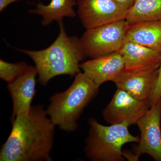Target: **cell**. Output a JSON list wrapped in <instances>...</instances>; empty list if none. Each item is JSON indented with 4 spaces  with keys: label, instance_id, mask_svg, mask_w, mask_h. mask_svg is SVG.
Here are the masks:
<instances>
[{
    "label": "cell",
    "instance_id": "cell-1",
    "mask_svg": "<svg viewBox=\"0 0 161 161\" xmlns=\"http://www.w3.org/2000/svg\"><path fill=\"white\" fill-rule=\"evenodd\" d=\"M9 137L0 151L1 161H50L56 126L43 106L12 121Z\"/></svg>",
    "mask_w": 161,
    "mask_h": 161
},
{
    "label": "cell",
    "instance_id": "cell-2",
    "mask_svg": "<svg viewBox=\"0 0 161 161\" xmlns=\"http://www.w3.org/2000/svg\"><path fill=\"white\" fill-rule=\"evenodd\" d=\"M58 23L59 35L47 48L40 51L19 49L33 61L37 70L39 82L43 86L59 75L76 76L80 72V62L85 58L79 39L68 36L63 19Z\"/></svg>",
    "mask_w": 161,
    "mask_h": 161
},
{
    "label": "cell",
    "instance_id": "cell-3",
    "mask_svg": "<svg viewBox=\"0 0 161 161\" xmlns=\"http://www.w3.org/2000/svg\"><path fill=\"white\" fill-rule=\"evenodd\" d=\"M99 88L80 72L67 89L51 97L46 110L47 115L62 131L75 132L78 128V119L85 108L98 94Z\"/></svg>",
    "mask_w": 161,
    "mask_h": 161
},
{
    "label": "cell",
    "instance_id": "cell-4",
    "mask_svg": "<svg viewBox=\"0 0 161 161\" xmlns=\"http://www.w3.org/2000/svg\"><path fill=\"white\" fill-rule=\"evenodd\" d=\"M88 125L89 130L85 141L84 153L91 161H125L123 146L139 141V137L130 133V126L126 123L105 126L91 118Z\"/></svg>",
    "mask_w": 161,
    "mask_h": 161
},
{
    "label": "cell",
    "instance_id": "cell-5",
    "mask_svg": "<svg viewBox=\"0 0 161 161\" xmlns=\"http://www.w3.org/2000/svg\"><path fill=\"white\" fill-rule=\"evenodd\" d=\"M129 25L124 19L86 29L79 39L85 58L94 59L119 51Z\"/></svg>",
    "mask_w": 161,
    "mask_h": 161
},
{
    "label": "cell",
    "instance_id": "cell-6",
    "mask_svg": "<svg viewBox=\"0 0 161 161\" xmlns=\"http://www.w3.org/2000/svg\"><path fill=\"white\" fill-rule=\"evenodd\" d=\"M140 131L138 145L134 153L124 152L126 158L138 161L147 154L156 161H161V98L149 109L136 124Z\"/></svg>",
    "mask_w": 161,
    "mask_h": 161
},
{
    "label": "cell",
    "instance_id": "cell-7",
    "mask_svg": "<svg viewBox=\"0 0 161 161\" xmlns=\"http://www.w3.org/2000/svg\"><path fill=\"white\" fill-rule=\"evenodd\" d=\"M78 14L86 29L125 19L128 9L116 0H78Z\"/></svg>",
    "mask_w": 161,
    "mask_h": 161
},
{
    "label": "cell",
    "instance_id": "cell-8",
    "mask_svg": "<svg viewBox=\"0 0 161 161\" xmlns=\"http://www.w3.org/2000/svg\"><path fill=\"white\" fill-rule=\"evenodd\" d=\"M150 108L148 100H138L124 90L117 88L103 115L110 125L126 123L129 126L137 122Z\"/></svg>",
    "mask_w": 161,
    "mask_h": 161
},
{
    "label": "cell",
    "instance_id": "cell-9",
    "mask_svg": "<svg viewBox=\"0 0 161 161\" xmlns=\"http://www.w3.org/2000/svg\"><path fill=\"white\" fill-rule=\"evenodd\" d=\"M158 69L131 71L124 69L113 80L116 87L138 100H149L157 80Z\"/></svg>",
    "mask_w": 161,
    "mask_h": 161
},
{
    "label": "cell",
    "instance_id": "cell-10",
    "mask_svg": "<svg viewBox=\"0 0 161 161\" xmlns=\"http://www.w3.org/2000/svg\"><path fill=\"white\" fill-rule=\"evenodd\" d=\"M37 75L36 66H29L24 74L8 84L7 88L13 103L11 121L17 115L27 114L30 111L32 101L36 95Z\"/></svg>",
    "mask_w": 161,
    "mask_h": 161
},
{
    "label": "cell",
    "instance_id": "cell-11",
    "mask_svg": "<svg viewBox=\"0 0 161 161\" xmlns=\"http://www.w3.org/2000/svg\"><path fill=\"white\" fill-rule=\"evenodd\" d=\"M80 68L88 78L100 86L107 81H113L125 69V63L118 51L87 60L80 64Z\"/></svg>",
    "mask_w": 161,
    "mask_h": 161
},
{
    "label": "cell",
    "instance_id": "cell-12",
    "mask_svg": "<svg viewBox=\"0 0 161 161\" xmlns=\"http://www.w3.org/2000/svg\"><path fill=\"white\" fill-rule=\"evenodd\" d=\"M125 63V69L142 70L159 68L161 54L138 43L125 40L119 51Z\"/></svg>",
    "mask_w": 161,
    "mask_h": 161
},
{
    "label": "cell",
    "instance_id": "cell-13",
    "mask_svg": "<svg viewBox=\"0 0 161 161\" xmlns=\"http://www.w3.org/2000/svg\"><path fill=\"white\" fill-rule=\"evenodd\" d=\"M125 40L147 47L161 54V20L129 25Z\"/></svg>",
    "mask_w": 161,
    "mask_h": 161
},
{
    "label": "cell",
    "instance_id": "cell-14",
    "mask_svg": "<svg viewBox=\"0 0 161 161\" xmlns=\"http://www.w3.org/2000/svg\"><path fill=\"white\" fill-rule=\"evenodd\" d=\"M76 5L75 0H51L47 5L38 3L35 9H30L28 12L41 16L42 25L46 26L54 21L63 19L64 17L75 18L76 14L74 7Z\"/></svg>",
    "mask_w": 161,
    "mask_h": 161
},
{
    "label": "cell",
    "instance_id": "cell-15",
    "mask_svg": "<svg viewBox=\"0 0 161 161\" xmlns=\"http://www.w3.org/2000/svg\"><path fill=\"white\" fill-rule=\"evenodd\" d=\"M125 20L130 25L161 20V0H134Z\"/></svg>",
    "mask_w": 161,
    "mask_h": 161
},
{
    "label": "cell",
    "instance_id": "cell-16",
    "mask_svg": "<svg viewBox=\"0 0 161 161\" xmlns=\"http://www.w3.org/2000/svg\"><path fill=\"white\" fill-rule=\"evenodd\" d=\"M29 65L25 61L9 63L0 59V78L8 84L24 74Z\"/></svg>",
    "mask_w": 161,
    "mask_h": 161
},
{
    "label": "cell",
    "instance_id": "cell-17",
    "mask_svg": "<svg viewBox=\"0 0 161 161\" xmlns=\"http://www.w3.org/2000/svg\"><path fill=\"white\" fill-rule=\"evenodd\" d=\"M161 98V64L158 69V77L154 90L149 98V107L150 108L157 103Z\"/></svg>",
    "mask_w": 161,
    "mask_h": 161
},
{
    "label": "cell",
    "instance_id": "cell-18",
    "mask_svg": "<svg viewBox=\"0 0 161 161\" xmlns=\"http://www.w3.org/2000/svg\"><path fill=\"white\" fill-rule=\"evenodd\" d=\"M21 0H0V11L3 12L7 6L11 4V3L17 2Z\"/></svg>",
    "mask_w": 161,
    "mask_h": 161
},
{
    "label": "cell",
    "instance_id": "cell-19",
    "mask_svg": "<svg viewBox=\"0 0 161 161\" xmlns=\"http://www.w3.org/2000/svg\"><path fill=\"white\" fill-rule=\"evenodd\" d=\"M119 3L129 9L133 4L134 0H116Z\"/></svg>",
    "mask_w": 161,
    "mask_h": 161
}]
</instances>
